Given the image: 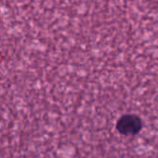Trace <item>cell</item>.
Returning a JSON list of instances; mask_svg holds the SVG:
<instances>
[{"label": "cell", "mask_w": 158, "mask_h": 158, "mask_svg": "<svg viewBox=\"0 0 158 158\" xmlns=\"http://www.w3.org/2000/svg\"><path fill=\"white\" fill-rule=\"evenodd\" d=\"M142 127L141 119L135 114H125L121 116L116 124V129L125 136H133L138 134Z\"/></svg>", "instance_id": "1"}]
</instances>
